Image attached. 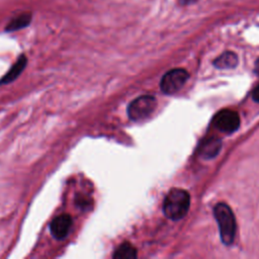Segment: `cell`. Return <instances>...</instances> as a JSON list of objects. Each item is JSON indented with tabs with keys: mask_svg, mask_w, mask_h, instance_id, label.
Here are the masks:
<instances>
[{
	"mask_svg": "<svg viewBox=\"0 0 259 259\" xmlns=\"http://www.w3.org/2000/svg\"><path fill=\"white\" fill-rule=\"evenodd\" d=\"M190 197L187 191L180 188L171 189L163 203V211L165 215L173 221H178L185 217L189 209Z\"/></svg>",
	"mask_w": 259,
	"mask_h": 259,
	"instance_id": "obj_1",
	"label": "cell"
},
{
	"mask_svg": "<svg viewBox=\"0 0 259 259\" xmlns=\"http://www.w3.org/2000/svg\"><path fill=\"white\" fill-rule=\"evenodd\" d=\"M213 214L219 226L222 242L225 245H231L236 234V220L232 209L228 204L220 202L214 206Z\"/></svg>",
	"mask_w": 259,
	"mask_h": 259,
	"instance_id": "obj_2",
	"label": "cell"
},
{
	"mask_svg": "<svg viewBox=\"0 0 259 259\" xmlns=\"http://www.w3.org/2000/svg\"><path fill=\"white\" fill-rule=\"evenodd\" d=\"M157 104L156 99L151 95L139 96L127 106V115L132 120H142L148 117Z\"/></svg>",
	"mask_w": 259,
	"mask_h": 259,
	"instance_id": "obj_3",
	"label": "cell"
},
{
	"mask_svg": "<svg viewBox=\"0 0 259 259\" xmlns=\"http://www.w3.org/2000/svg\"><path fill=\"white\" fill-rule=\"evenodd\" d=\"M189 75L186 70L177 68L168 71L161 79L160 87L165 94H174L186 83Z\"/></svg>",
	"mask_w": 259,
	"mask_h": 259,
	"instance_id": "obj_4",
	"label": "cell"
},
{
	"mask_svg": "<svg viewBox=\"0 0 259 259\" xmlns=\"http://www.w3.org/2000/svg\"><path fill=\"white\" fill-rule=\"evenodd\" d=\"M213 123L217 128L226 134L234 133L240 125V117L234 110L223 109L217 113L213 118Z\"/></svg>",
	"mask_w": 259,
	"mask_h": 259,
	"instance_id": "obj_5",
	"label": "cell"
},
{
	"mask_svg": "<svg viewBox=\"0 0 259 259\" xmlns=\"http://www.w3.org/2000/svg\"><path fill=\"white\" fill-rule=\"evenodd\" d=\"M72 227V218L68 213H62L53 219L50 224V232L57 240L67 237Z\"/></svg>",
	"mask_w": 259,
	"mask_h": 259,
	"instance_id": "obj_6",
	"label": "cell"
},
{
	"mask_svg": "<svg viewBox=\"0 0 259 259\" xmlns=\"http://www.w3.org/2000/svg\"><path fill=\"white\" fill-rule=\"evenodd\" d=\"M222 147L221 140L217 138L205 139L199 147V154L204 159H211L218 155Z\"/></svg>",
	"mask_w": 259,
	"mask_h": 259,
	"instance_id": "obj_7",
	"label": "cell"
},
{
	"mask_svg": "<svg viewBox=\"0 0 259 259\" xmlns=\"http://www.w3.org/2000/svg\"><path fill=\"white\" fill-rule=\"evenodd\" d=\"M27 64V59L24 55L20 56L18 60L14 63V65L10 68V70L0 79V85L7 84L15 80L23 71V69L26 67Z\"/></svg>",
	"mask_w": 259,
	"mask_h": 259,
	"instance_id": "obj_8",
	"label": "cell"
},
{
	"mask_svg": "<svg viewBox=\"0 0 259 259\" xmlns=\"http://www.w3.org/2000/svg\"><path fill=\"white\" fill-rule=\"evenodd\" d=\"M237 64L238 57L233 52H225L213 61V65L219 69H233Z\"/></svg>",
	"mask_w": 259,
	"mask_h": 259,
	"instance_id": "obj_9",
	"label": "cell"
},
{
	"mask_svg": "<svg viewBox=\"0 0 259 259\" xmlns=\"http://www.w3.org/2000/svg\"><path fill=\"white\" fill-rule=\"evenodd\" d=\"M137 257V251L130 243L121 244L114 252L113 258L117 259H133Z\"/></svg>",
	"mask_w": 259,
	"mask_h": 259,
	"instance_id": "obj_10",
	"label": "cell"
},
{
	"mask_svg": "<svg viewBox=\"0 0 259 259\" xmlns=\"http://www.w3.org/2000/svg\"><path fill=\"white\" fill-rule=\"evenodd\" d=\"M30 19H31L30 14H27V13L21 14V15L15 17V18H13L9 22V24L6 26V30L7 31H14V30L23 28V27H25L29 24Z\"/></svg>",
	"mask_w": 259,
	"mask_h": 259,
	"instance_id": "obj_11",
	"label": "cell"
},
{
	"mask_svg": "<svg viewBox=\"0 0 259 259\" xmlns=\"http://www.w3.org/2000/svg\"><path fill=\"white\" fill-rule=\"evenodd\" d=\"M252 96H253V99L257 102H259V85L254 89L253 93H252Z\"/></svg>",
	"mask_w": 259,
	"mask_h": 259,
	"instance_id": "obj_12",
	"label": "cell"
},
{
	"mask_svg": "<svg viewBox=\"0 0 259 259\" xmlns=\"http://www.w3.org/2000/svg\"><path fill=\"white\" fill-rule=\"evenodd\" d=\"M255 73L259 76V59L256 61V63H255Z\"/></svg>",
	"mask_w": 259,
	"mask_h": 259,
	"instance_id": "obj_13",
	"label": "cell"
},
{
	"mask_svg": "<svg viewBox=\"0 0 259 259\" xmlns=\"http://www.w3.org/2000/svg\"><path fill=\"white\" fill-rule=\"evenodd\" d=\"M193 1H195V0H180V2L183 3V4H188V3H191Z\"/></svg>",
	"mask_w": 259,
	"mask_h": 259,
	"instance_id": "obj_14",
	"label": "cell"
}]
</instances>
